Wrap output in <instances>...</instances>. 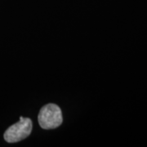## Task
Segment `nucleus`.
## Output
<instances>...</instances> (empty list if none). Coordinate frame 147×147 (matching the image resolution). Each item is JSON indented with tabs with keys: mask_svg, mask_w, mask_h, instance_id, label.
<instances>
[{
	"mask_svg": "<svg viewBox=\"0 0 147 147\" xmlns=\"http://www.w3.org/2000/svg\"><path fill=\"white\" fill-rule=\"evenodd\" d=\"M38 123L43 129H53L62 123V114L58 105L47 104L40 110L38 114Z\"/></svg>",
	"mask_w": 147,
	"mask_h": 147,
	"instance_id": "obj_1",
	"label": "nucleus"
},
{
	"mask_svg": "<svg viewBox=\"0 0 147 147\" xmlns=\"http://www.w3.org/2000/svg\"><path fill=\"white\" fill-rule=\"evenodd\" d=\"M32 131V121L29 118L21 117L19 122L14 123L7 129L4 139L8 143H15L26 139Z\"/></svg>",
	"mask_w": 147,
	"mask_h": 147,
	"instance_id": "obj_2",
	"label": "nucleus"
}]
</instances>
